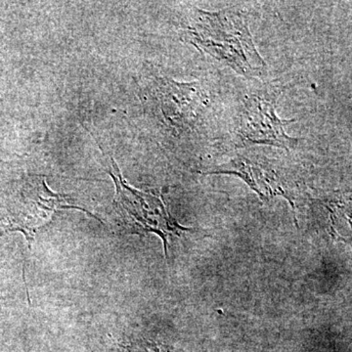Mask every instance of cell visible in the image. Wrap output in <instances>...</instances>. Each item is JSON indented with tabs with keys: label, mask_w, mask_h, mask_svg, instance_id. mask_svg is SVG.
I'll list each match as a JSON object with an SVG mask.
<instances>
[{
	"label": "cell",
	"mask_w": 352,
	"mask_h": 352,
	"mask_svg": "<svg viewBox=\"0 0 352 352\" xmlns=\"http://www.w3.org/2000/svg\"><path fill=\"white\" fill-rule=\"evenodd\" d=\"M195 11L183 32V41L245 78H258L265 73L267 66L254 46L247 17L238 7L217 12Z\"/></svg>",
	"instance_id": "6da1fadb"
},
{
	"label": "cell",
	"mask_w": 352,
	"mask_h": 352,
	"mask_svg": "<svg viewBox=\"0 0 352 352\" xmlns=\"http://www.w3.org/2000/svg\"><path fill=\"white\" fill-rule=\"evenodd\" d=\"M111 175L117 187L113 208L122 226L133 233L159 234L164 240L166 252L168 238L178 235L185 228L170 217L159 197L131 188L119 173L118 175L111 173Z\"/></svg>",
	"instance_id": "7a4b0ae2"
},
{
	"label": "cell",
	"mask_w": 352,
	"mask_h": 352,
	"mask_svg": "<svg viewBox=\"0 0 352 352\" xmlns=\"http://www.w3.org/2000/svg\"><path fill=\"white\" fill-rule=\"evenodd\" d=\"M276 100L277 95L272 94H254L245 98L236 129L237 147L270 145L288 151L296 148L298 139L286 132L294 120L278 117Z\"/></svg>",
	"instance_id": "3957f363"
},
{
	"label": "cell",
	"mask_w": 352,
	"mask_h": 352,
	"mask_svg": "<svg viewBox=\"0 0 352 352\" xmlns=\"http://www.w3.org/2000/svg\"><path fill=\"white\" fill-rule=\"evenodd\" d=\"M24 201L20 210L9 219L7 230L24 234L30 250L36 234L50 223L54 212L61 208H78L69 205L66 196L52 193L43 178L32 179Z\"/></svg>",
	"instance_id": "277c9868"
},
{
	"label": "cell",
	"mask_w": 352,
	"mask_h": 352,
	"mask_svg": "<svg viewBox=\"0 0 352 352\" xmlns=\"http://www.w3.org/2000/svg\"><path fill=\"white\" fill-rule=\"evenodd\" d=\"M205 175H233L239 176L261 199L283 196L295 208L294 193L288 180L274 164L264 157L238 155L227 164L206 171Z\"/></svg>",
	"instance_id": "5b68a950"
},
{
	"label": "cell",
	"mask_w": 352,
	"mask_h": 352,
	"mask_svg": "<svg viewBox=\"0 0 352 352\" xmlns=\"http://www.w3.org/2000/svg\"><path fill=\"white\" fill-rule=\"evenodd\" d=\"M155 90L164 119L177 131L191 127L208 101L207 94L198 82L161 78H157Z\"/></svg>",
	"instance_id": "8992f818"
}]
</instances>
